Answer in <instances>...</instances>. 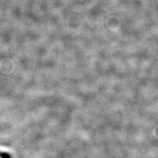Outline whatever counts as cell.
Here are the masks:
<instances>
[{"label":"cell","mask_w":158,"mask_h":158,"mask_svg":"<svg viewBox=\"0 0 158 158\" xmlns=\"http://www.w3.org/2000/svg\"><path fill=\"white\" fill-rule=\"evenodd\" d=\"M0 158H12V156L8 152L0 150Z\"/></svg>","instance_id":"1"}]
</instances>
